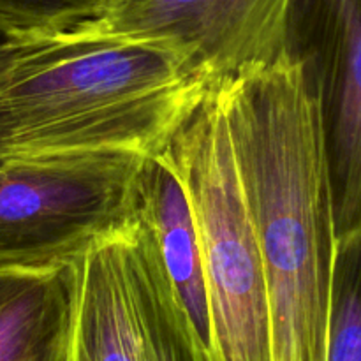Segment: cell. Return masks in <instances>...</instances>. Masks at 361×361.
<instances>
[{
  "label": "cell",
  "mask_w": 361,
  "mask_h": 361,
  "mask_svg": "<svg viewBox=\"0 0 361 361\" xmlns=\"http://www.w3.org/2000/svg\"><path fill=\"white\" fill-rule=\"evenodd\" d=\"M217 92L263 259L271 361H328L344 254L323 83L291 48Z\"/></svg>",
  "instance_id": "1"
},
{
  "label": "cell",
  "mask_w": 361,
  "mask_h": 361,
  "mask_svg": "<svg viewBox=\"0 0 361 361\" xmlns=\"http://www.w3.org/2000/svg\"><path fill=\"white\" fill-rule=\"evenodd\" d=\"M214 90L161 46L69 28L0 44V162L154 159Z\"/></svg>",
  "instance_id": "2"
},
{
  "label": "cell",
  "mask_w": 361,
  "mask_h": 361,
  "mask_svg": "<svg viewBox=\"0 0 361 361\" xmlns=\"http://www.w3.org/2000/svg\"><path fill=\"white\" fill-rule=\"evenodd\" d=\"M162 154L178 173L196 221L210 361H271L267 277L217 88Z\"/></svg>",
  "instance_id": "3"
},
{
  "label": "cell",
  "mask_w": 361,
  "mask_h": 361,
  "mask_svg": "<svg viewBox=\"0 0 361 361\" xmlns=\"http://www.w3.org/2000/svg\"><path fill=\"white\" fill-rule=\"evenodd\" d=\"M67 270L73 361H207L140 210Z\"/></svg>",
  "instance_id": "4"
},
{
  "label": "cell",
  "mask_w": 361,
  "mask_h": 361,
  "mask_svg": "<svg viewBox=\"0 0 361 361\" xmlns=\"http://www.w3.org/2000/svg\"><path fill=\"white\" fill-rule=\"evenodd\" d=\"M145 161L0 162V270L67 268L133 221Z\"/></svg>",
  "instance_id": "5"
},
{
  "label": "cell",
  "mask_w": 361,
  "mask_h": 361,
  "mask_svg": "<svg viewBox=\"0 0 361 361\" xmlns=\"http://www.w3.org/2000/svg\"><path fill=\"white\" fill-rule=\"evenodd\" d=\"M296 0H104L74 28L161 46L217 88L293 48Z\"/></svg>",
  "instance_id": "6"
},
{
  "label": "cell",
  "mask_w": 361,
  "mask_h": 361,
  "mask_svg": "<svg viewBox=\"0 0 361 361\" xmlns=\"http://www.w3.org/2000/svg\"><path fill=\"white\" fill-rule=\"evenodd\" d=\"M331 46L328 145L342 254L361 247V0H321Z\"/></svg>",
  "instance_id": "7"
},
{
  "label": "cell",
  "mask_w": 361,
  "mask_h": 361,
  "mask_svg": "<svg viewBox=\"0 0 361 361\" xmlns=\"http://www.w3.org/2000/svg\"><path fill=\"white\" fill-rule=\"evenodd\" d=\"M137 208L150 228L176 300L210 361V310L200 236L185 187L164 154L147 159Z\"/></svg>",
  "instance_id": "8"
},
{
  "label": "cell",
  "mask_w": 361,
  "mask_h": 361,
  "mask_svg": "<svg viewBox=\"0 0 361 361\" xmlns=\"http://www.w3.org/2000/svg\"><path fill=\"white\" fill-rule=\"evenodd\" d=\"M67 268L0 270V361H73Z\"/></svg>",
  "instance_id": "9"
},
{
  "label": "cell",
  "mask_w": 361,
  "mask_h": 361,
  "mask_svg": "<svg viewBox=\"0 0 361 361\" xmlns=\"http://www.w3.org/2000/svg\"><path fill=\"white\" fill-rule=\"evenodd\" d=\"M104 0H0V25L11 34H51L92 20Z\"/></svg>",
  "instance_id": "10"
},
{
  "label": "cell",
  "mask_w": 361,
  "mask_h": 361,
  "mask_svg": "<svg viewBox=\"0 0 361 361\" xmlns=\"http://www.w3.org/2000/svg\"><path fill=\"white\" fill-rule=\"evenodd\" d=\"M7 35H9V32H7L6 28H4L2 25H0V44H2V42L6 41V37H7Z\"/></svg>",
  "instance_id": "11"
}]
</instances>
